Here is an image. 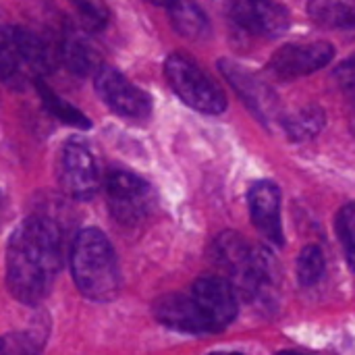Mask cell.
Instances as JSON below:
<instances>
[{"label":"cell","mask_w":355,"mask_h":355,"mask_svg":"<svg viewBox=\"0 0 355 355\" xmlns=\"http://www.w3.org/2000/svg\"><path fill=\"white\" fill-rule=\"evenodd\" d=\"M214 260L235 285L239 297L252 304H272L275 262L262 248L248 243L239 233L225 231L214 239Z\"/></svg>","instance_id":"obj_2"},{"label":"cell","mask_w":355,"mask_h":355,"mask_svg":"<svg viewBox=\"0 0 355 355\" xmlns=\"http://www.w3.org/2000/svg\"><path fill=\"white\" fill-rule=\"evenodd\" d=\"M191 295L202 306L206 316L212 320L216 333L227 329L237 318V289L229 279L223 277H202L193 283Z\"/></svg>","instance_id":"obj_13"},{"label":"cell","mask_w":355,"mask_h":355,"mask_svg":"<svg viewBox=\"0 0 355 355\" xmlns=\"http://www.w3.org/2000/svg\"><path fill=\"white\" fill-rule=\"evenodd\" d=\"M58 181L73 200H92L100 187V173L87 146L69 141L62 148L58 162Z\"/></svg>","instance_id":"obj_9"},{"label":"cell","mask_w":355,"mask_h":355,"mask_svg":"<svg viewBox=\"0 0 355 355\" xmlns=\"http://www.w3.org/2000/svg\"><path fill=\"white\" fill-rule=\"evenodd\" d=\"M56 60V50L52 52L48 42L33 31L17 25L2 27L0 73L4 85L10 89H25L29 83H35L42 75L54 69Z\"/></svg>","instance_id":"obj_4"},{"label":"cell","mask_w":355,"mask_h":355,"mask_svg":"<svg viewBox=\"0 0 355 355\" xmlns=\"http://www.w3.org/2000/svg\"><path fill=\"white\" fill-rule=\"evenodd\" d=\"M104 193L110 214L123 225L141 223L156 206V193L152 185L135 173L123 168H112L106 175Z\"/></svg>","instance_id":"obj_6"},{"label":"cell","mask_w":355,"mask_h":355,"mask_svg":"<svg viewBox=\"0 0 355 355\" xmlns=\"http://www.w3.org/2000/svg\"><path fill=\"white\" fill-rule=\"evenodd\" d=\"M96 92L112 112L125 119L146 121L152 114V98L114 67H100L96 71Z\"/></svg>","instance_id":"obj_7"},{"label":"cell","mask_w":355,"mask_h":355,"mask_svg":"<svg viewBox=\"0 0 355 355\" xmlns=\"http://www.w3.org/2000/svg\"><path fill=\"white\" fill-rule=\"evenodd\" d=\"M310 17L324 27H355V0H310Z\"/></svg>","instance_id":"obj_17"},{"label":"cell","mask_w":355,"mask_h":355,"mask_svg":"<svg viewBox=\"0 0 355 355\" xmlns=\"http://www.w3.org/2000/svg\"><path fill=\"white\" fill-rule=\"evenodd\" d=\"M337 233L347 254V262L355 270V202L341 208L337 216Z\"/></svg>","instance_id":"obj_21"},{"label":"cell","mask_w":355,"mask_h":355,"mask_svg":"<svg viewBox=\"0 0 355 355\" xmlns=\"http://www.w3.org/2000/svg\"><path fill=\"white\" fill-rule=\"evenodd\" d=\"M335 81H337V85H339L343 92H347L349 96H354L355 100V56L337 67V71H335Z\"/></svg>","instance_id":"obj_23"},{"label":"cell","mask_w":355,"mask_h":355,"mask_svg":"<svg viewBox=\"0 0 355 355\" xmlns=\"http://www.w3.org/2000/svg\"><path fill=\"white\" fill-rule=\"evenodd\" d=\"M327 270V260L320 245H306L297 256V281L304 287L316 285Z\"/></svg>","instance_id":"obj_20"},{"label":"cell","mask_w":355,"mask_h":355,"mask_svg":"<svg viewBox=\"0 0 355 355\" xmlns=\"http://www.w3.org/2000/svg\"><path fill=\"white\" fill-rule=\"evenodd\" d=\"M152 314L160 324L179 333H189V335L216 333L212 320L206 316V312L202 310V306L196 302L193 295L166 293L152 304Z\"/></svg>","instance_id":"obj_12"},{"label":"cell","mask_w":355,"mask_h":355,"mask_svg":"<svg viewBox=\"0 0 355 355\" xmlns=\"http://www.w3.org/2000/svg\"><path fill=\"white\" fill-rule=\"evenodd\" d=\"M62 268V231L44 214L25 218L6 245V285L15 300L35 306L52 291Z\"/></svg>","instance_id":"obj_1"},{"label":"cell","mask_w":355,"mask_h":355,"mask_svg":"<svg viewBox=\"0 0 355 355\" xmlns=\"http://www.w3.org/2000/svg\"><path fill=\"white\" fill-rule=\"evenodd\" d=\"M35 87H37L40 98H42V102L46 104L48 112L54 114L58 121H62V123H67V125H73V127H79V129H89V127H92L89 119H87L81 110H77L73 104H69L67 100H62L60 96H56V94L44 83V79H37V81H35Z\"/></svg>","instance_id":"obj_19"},{"label":"cell","mask_w":355,"mask_h":355,"mask_svg":"<svg viewBox=\"0 0 355 355\" xmlns=\"http://www.w3.org/2000/svg\"><path fill=\"white\" fill-rule=\"evenodd\" d=\"M220 73L225 75V79L235 87V92L239 94V98L248 104V108L262 121V123H272L275 119H279V98L277 94L262 81L258 79L252 71H248L245 67L223 58L218 62Z\"/></svg>","instance_id":"obj_11"},{"label":"cell","mask_w":355,"mask_h":355,"mask_svg":"<svg viewBox=\"0 0 355 355\" xmlns=\"http://www.w3.org/2000/svg\"><path fill=\"white\" fill-rule=\"evenodd\" d=\"M56 50H58V60L77 77H83V75L100 69L98 54H96L92 42L87 40L85 31L71 23L62 25Z\"/></svg>","instance_id":"obj_15"},{"label":"cell","mask_w":355,"mask_h":355,"mask_svg":"<svg viewBox=\"0 0 355 355\" xmlns=\"http://www.w3.org/2000/svg\"><path fill=\"white\" fill-rule=\"evenodd\" d=\"M349 125H352V129L355 131V102H354V108H352V114H349Z\"/></svg>","instance_id":"obj_24"},{"label":"cell","mask_w":355,"mask_h":355,"mask_svg":"<svg viewBox=\"0 0 355 355\" xmlns=\"http://www.w3.org/2000/svg\"><path fill=\"white\" fill-rule=\"evenodd\" d=\"M71 272L77 289L92 302H110L121 289V270L108 237L87 227L71 245Z\"/></svg>","instance_id":"obj_3"},{"label":"cell","mask_w":355,"mask_h":355,"mask_svg":"<svg viewBox=\"0 0 355 355\" xmlns=\"http://www.w3.org/2000/svg\"><path fill=\"white\" fill-rule=\"evenodd\" d=\"M250 214L258 233L272 245L285 243L281 223V191L272 181H258L250 189Z\"/></svg>","instance_id":"obj_14"},{"label":"cell","mask_w":355,"mask_h":355,"mask_svg":"<svg viewBox=\"0 0 355 355\" xmlns=\"http://www.w3.org/2000/svg\"><path fill=\"white\" fill-rule=\"evenodd\" d=\"M42 343H44V339L40 335H35L33 331L6 335L2 339V354H35L42 349Z\"/></svg>","instance_id":"obj_22"},{"label":"cell","mask_w":355,"mask_h":355,"mask_svg":"<svg viewBox=\"0 0 355 355\" xmlns=\"http://www.w3.org/2000/svg\"><path fill=\"white\" fill-rule=\"evenodd\" d=\"M335 56V48L329 42H310V44H287L279 48L270 62L268 71L277 79L291 81L324 69Z\"/></svg>","instance_id":"obj_10"},{"label":"cell","mask_w":355,"mask_h":355,"mask_svg":"<svg viewBox=\"0 0 355 355\" xmlns=\"http://www.w3.org/2000/svg\"><path fill=\"white\" fill-rule=\"evenodd\" d=\"M173 27L189 40H206L210 35V19L196 0H173L168 6Z\"/></svg>","instance_id":"obj_16"},{"label":"cell","mask_w":355,"mask_h":355,"mask_svg":"<svg viewBox=\"0 0 355 355\" xmlns=\"http://www.w3.org/2000/svg\"><path fill=\"white\" fill-rule=\"evenodd\" d=\"M164 75L173 92L193 110L204 114H220L227 110V96L187 54L175 52L164 62Z\"/></svg>","instance_id":"obj_5"},{"label":"cell","mask_w":355,"mask_h":355,"mask_svg":"<svg viewBox=\"0 0 355 355\" xmlns=\"http://www.w3.org/2000/svg\"><path fill=\"white\" fill-rule=\"evenodd\" d=\"M152 2H156V4H162V6H168L173 0H152Z\"/></svg>","instance_id":"obj_25"},{"label":"cell","mask_w":355,"mask_h":355,"mask_svg":"<svg viewBox=\"0 0 355 355\" xmlns=\"http://www.w3.org/2000/svg\"><path fill=\"white\" fill-rule=\"evenodd\" d=\"M229 17L260 37H281L291 27L289 10L277 0H227Z\"/></svg>","instance_id":"obj_8"},{"label":"cell","mask_w":355,"mask_h":355,"mask_svg":"<svg viewBox=\"0 0 355 355\" xmlns=\"http://www.w3.org/2000/svg\"><path fill=\"white\" fill-rule=\"evenodd\" d=\"M324 121H327L324 110L318 104H310L289 116H281V125H283L285 133L295 141H306V139L318 135L324 127Z\"/></svg>","instance_id":"obj_18"}]
</instances>
